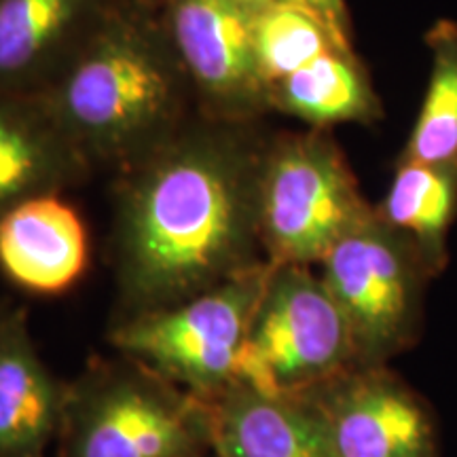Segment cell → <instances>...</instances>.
<instances>
[{
	"mask_svg": "<svg viewBox=\"0 0 457 457\" xmlns=\"http://www.w3.org/2000/svg\"><path fill=\"white\" fill-rule=\"evenodd\" d=\"M265 148L253 123L199 114L168 145L119 171L114 320L176 305L267 261L259 233Z\"/></svg>",
	"mask_w": 457,
	"mask_h": 457,
	"instance_id": "1",
	"label": "cell"
},
{
	"mask_svg": "<svg viewBox=\"0 0 457 457\" xmlns=\"http://www.w3.org/2000/svg\"><path fill=\"white\" fill-rule=\"evenodd\" d=\"M51 104L89 162L131 168L195 117V94L159 11L128 3L60 83Z\"/></svg>",
	"mask_w": 457,
	"mask_h": 457,
	"instance_id": "2",
	"label": "cell"
},
{
	"mask_svg": "<svg viewBox=\"0 0 457 457\" xmlns=\"http://www.w3.org/2000/svg\"><path fill=\"white\" fill-rule=\"evenodd\" d=\"M57 457H199L212 451L204 398L138 360L94 356L68 381Z\"/></svg>",
	"mask_w": 457,
	"mask_h": 457,
	"instance_id": "3",
	"label": "cell"
},
{
	"mask_svg": "<svg viewBox=\"0 0 457 457\" xmlns=\"http://www.w3.org/2000/svg\"><path fill=\"white\" fill-rule=\"evenodd\" d=\"M328 129L267 140L259 185L261 248L271 265L318 262L373 214Z\"/></svg>",
	"mask_w": 457,
	"mask_h": 457,
	"instance_id": "4",
	"label": "cell"
},
{
	"mask_svg": "<svg viewBox=\"0 0 457 457\" xmlns=\"http://www.w3.org/2000/svg\"><path fill=\"white\" fill-rule=\"evenodd\" d=\"M271 267L262 261L176 305L112 320L108 343L176 386L210 396L236 381L237 358Z\"/></svg>",
	"mask_w": 457,
	"mask_h": 457,
	"instance_id": "5",
	"label": "cell"
},
{
	"mask_svg": "<svg viewBox=\"0 0 457 457\" xmlns=\"http://www.w3.org/2000/svg\"><path fill=\"white\" fill-rule=\"evenodd\" d=\"M350 330L356 364H387L420 341L432 276L417 245L373 214L318 262Z\"/></svg>",
	"mask_w": 457,
	"mask_h": 457,
	"instance_id": "6",
	"label": "cell"
},
{
	"mask_svg": "<svg viewBox=\"0 0 457 457\" xmlns=\"http://www.w3.org/2000/svg\"><path fill=\"white\" fill-rule=\"evenodd\" d=\"M352 364L350 330L316 267L273 265L236 381L270 396H299Z\"/></svg>",
	"mask_w": 457,
	"mask_h": 457,
	"instance_id": "7",
	"label": "cell"
},
{
	"mask_svg": "<svg viewBox=\"0 0 457 457\" xmlns=\"http://www.w3.org/2000/svg\"><path fill=\"white\" fill-rule=\"evenodd\" d=\"M293 398L330 457H443L430 404L387 364H352Z\"/></svg>",
	"mask_w": 457,
	"mask_h": 457,
	"instance_id": "8",
	"label": "cell"
},
{
	"mask_svg": "<svg viewBox=\"0 0 457 457\" xmlns=\"http://www.w3.org/2000/svg\"><path fill=\"white\" fill-rule=\"evenodd\" d=\"M254 13L228 0H165L159 11L205 119L253 123L270 111L256 62Z\"/></svg>",
	"mask_w": 457,
	"mask_h": 457,
	"instance_id": "9",
	"label": "cell"
},
{
	"mask_svg": "<svg viewBox=\"0 0 457 457\" xmlns=\"http://www.w3.org/2000/svg\"><path fill=\"white\" fill-rule=\"evenodd\" d=\"M131 0H0V91L49 94Z\"/></svg>",
	"mask_w": 457,
	"mask_h": 457,
	"instance_id": "10",
	"label": "cell"
},
{
	"mask_svg": "<svg viewBox=\"0 0 457 457\" xmlns=\"http://www.w3.org/2000/svg\"><path fill=\"white\" fill-rule=\"evenodd\" d=\"M91 170L47 94L0 91V219L28 199L83 185Z\"/></svg>",
	"mask_w": 457,
	"mask_h": 457,
	"instance_id": "11",
	"label": "cell"
},
{
	"mask_svg": "<svg viewBox=\"0 0 457 457\" xmlns=\"http://www.w3.org/2000/svg\"><path fill=\"white\" fill-rule=\"evenodd\" d=\"M87 262V228L62 195L32 197L0 219V273L24 293H66L83 278Z\"/></svg>",
	"mask_w": 457,
	"mask_h": 457,
	"instance_id": "12",
	"label": "cell"
},
{
	"mask_svg": "<svg viewBox=\"0 0 457 457\" xmlns=\"http://www.w3.org/2000/svg\"><path fill=\"white\" fill-rule=\"evenodd\" d=\"M68 381L51 373L34 345L28 310L0 316V457H41L55 441Z\"/></svg>",
	"mask_w": 457,
	"mask_h": 457,
	"instance_id": "13",
	"label": "cell"
},
{
	"mask_svg": "<svg viewBox=\"0 0 457 457\" xmlns=\"http://www.w3.org/2000/svg\"><path fill=\"white\" fill-rule=\"evenodd\" d=\"M204 403L212 451L220 457H330L299 398L231 381Z\"/></svg>",
	"mask_w": 457,
	"mask_h": 457,
	"instance_id": "14",
	"label": "cell"
},
{
	"mask_svg": "<svg viewBox=\"0 0 457 457\" xmlns=\"http://www.w3.org/2000/svg\"><path fill=\"white\" fill-rule=\"evenodd\" d=\"M267 106L299 119L313 129H328L341 123H370L381 117L367 68L353 47L324 51L310 64L267 87Z\"/></svg>",
	"mask_w": 457,
	"mask_h": 457,
	"instance_id": "15",
	"label": "cell"
},
{
	"mask_svg": "<svg viewBox=\"0 0 457 457\" xmlns=\"http://www.w3.org/2000/svg\"><path fill=\"white\" fill-rule=\"evenodd\" d=\"M375 212L417 245L430 276L436 278L449 261L447 242L457 216V171L398 159Z\"/></svg>",
	"mask_w": 457,
	"mask_h": 457,
	"instance_id": "16",
	"label": "cell"
},
{
	"mask_svg": "<svg viewBox=\"0 0 457 457\" xmlns=\"http://www.w3.org/2000/svg\"><path fill=\"white\" fill-rule=\"evenodd\" d=\"M430 79L400 159L457 171V24L436 21L426 37Z\"/></svg>",
	"mask_w": 457,
	"mask_h": 457,
	"instance_id": "17",
	"label": "cell"
},
{
	"mask_svg": "<svg viewBox=\"0 0 457 457\" xmlns=\"http://www.w3.org/2000/svg\"><path fill=\"white\" fill-rule=\"evenodd\" d=\"M337 45L352 47L301 3H279L254 13V49L265 94L279 79Z\"/></svg>",
	"mask_w": 457,
	"mask_h": 457,
	"instance_id": "18",
	"label": "cell"
},
{
	"mask_svg": "<svg viewBox=\"0 0 457 457\" xmlns=\"http://www.w3.org/2000/svg\"><path fill=\"white\" fill-rule=\"evenodd\" d=\"M296 3L310 9L313 15H318L341 41L352 43L350 11H347L345 0H296Z\"/></svg>",
	"mask_w": 457,
	"mask_h": 457,
	"instance_id": "19",
	"label": "cell"
},
{
	"mask_svg": "<svg viewBox=\"0 0 457 457\" xmlns=\"http://www.w3.org/2000/svg\"><path fill=\"white\" fill-rule=\"evenodd\" d=\"M228 3L242 4V7L250 9V11H262V9H267V7H273V4L296 3V0H228Z\"/></svg>",
	"mask_w": 457,
	"mask_h": 457,
	"instance_id": "20",
	"label": "cell"
},
{
	"mask_svg": "<svg viewBox=\"0 0 457 457\" xmlns=\"http://www.w3.org/2000/svg\"><path fill=\"white\" fill-rule=\"evenodd\" d=\"M131 3L140 4V7L151 9V11H162V7L165 4V0H131Z\"/></svg>",
	"mask_w": 457,
	"mask_h": 457,
	"instance_id": "21",
	"label": "cell"
},
{
	"mask_svg": "<svg viewBox=\"0 0 457 457\" xmlns=\"http://www.w3.org/2000/svg\"><path fill=\"white\" fill-rule=\"evenodd\" d=\"M9 305H11V301H7V299L0 301V316H3V313L7 312V307H9Z\"/></svg>",
	"mask_w": 457,
	"mask_h": 457,
	"instance_id": "22",
	"label": "cell"
},
{
	"mask_svg": "<svg viewBox=\"0 0 457 457\" xmlns=\"http://www.w3.org/2000/svg\"><path fill=\"white\" fill-rule=\"evenodd\" d=\"M199 457H220V455L214 453V451H208V453H204V455H199Z\"/></svg>",
	"mask_w": 457,
	"mask_h": 457,
	"instance_id": "23",
	"label": "cell"
},
{
	"mask_svg": "<svg viewBox=\"0 0 457 457\" xmlns=\"http://www.w3.org/2000/svg\"><path fill=\"white\" fill-rule=\"evenodd\" d=\"M41 457H45V455H41Z\"/></svg>",
	"mask_w": 457,
	"mask_h": 457,
	"instance_id": "24",
	"label": "cell"
}]
</instances>
